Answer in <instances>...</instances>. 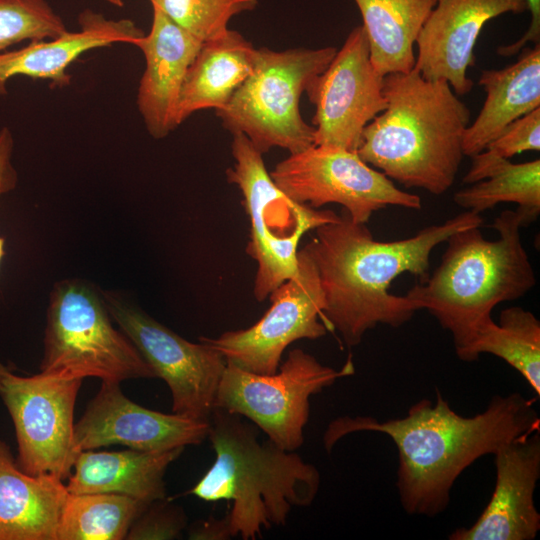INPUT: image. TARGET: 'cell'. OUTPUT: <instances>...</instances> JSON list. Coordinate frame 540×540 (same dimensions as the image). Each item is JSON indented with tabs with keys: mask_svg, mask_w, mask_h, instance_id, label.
<instances>
[{
	"mask_svg": "<svg viewBox=\"0 0 540 540\" xmlns=\"http://www.w3.org/2000/svg\"><path fill=\"white\" fill-rule=\"evenodd\" d=\"M152 8L150 32L134 44L145 58L136 102L148 133L162 139L179 126L182 86L202 41Z\"/></svg>",
	"mask_w": 540,
	"mask_h": 540,
	"instance_id": "cell-18",
	"label": "cell"
},
{
	"mask_svg": "<svg viewBox=\"0 0 540 540\" xmlns=\"http://www.w3.org/2000/svg\"><path fill=\"white\" fill-rule=\"evenodd\" d=\"M496 481L486 507L449 540H533L540 530L534 492L540 479L539 430L502 445L494 454Z\"/></svg>",
	"mask_w": 540,
	"mask_h": 540,
	"instance_id": "cell-17",
	"label": "cell"
},
{
	"mask_svg": "<svg viewBox=\"0 0 540 540\" xmlns=\"http://www.w3.org/2000/svg\"><path fill=\"white\" fill-rule=\"evenodd\" d=\"M256 52L241 33L230 29L202 42L182 86L178 125L197 111L222 109L252 73Z\"/></svg>",
	"mask_w": 540,
	"mask_h": 540,
	"instance_id": "cell-23",
	"label": "cell"
},
{
	"mask_svg": "<svg viewBox=\"0 0 540 540\" xmlns=\"http://www.w3.org/2000/svg\"><path fill=\"white\" fill-rule=\"evenodd\" d=\"M478 83L486 98L463 135V154L468 157L484 151L512 121L540 108V44L525 49L514 64L482 70Z\"/></svg>",
	"mask_w": 540,
	"mask_h": 540,
	"instance_id": "cell-22",
	"label": "cell"
},
{
	"mask_svg": "<svg viewBox=\"0 0 540 540\" xmlns=\"http://www.w3.org/2000/svg\"><path fill=\"white\" fill-rule=\"evenodd\" d=\"M69 492L51 475H30L0 440V540H57Z\"/></svg>",
	"mask_w": 540,
	"mask_h": 540,
	"instance_id": "cell-20",
	"label": "cell"
},
{
	"mask_svg": "<svg viewBox=\"0 0 540 540\" xmlns=\"http://www.w3.org/2000/svg\"><path fill=\"white\" fill-rule=\"evenodd\" d=\"M79 30L0 54V96L7 94L8 81L16 76L48 80L52 87L71 82L68 67L82 54L117 43L134 45L145 33L131 19H109L85 9L78 15Z\"/></svg>",
	"mask_w": 540,
	"mask_h": 540,
	"instance_id": "cell-19",
	"label": "cell"
},
{
	"mask_svg": "<svg viewBox=\"0 0 540 540\" xmlns=\"http://www.w3.org/2000/svg\"><path fill=\"white\" fill-rule=\"evenodd\" d=\"M148 504L116 493L70 494L57 540H121Z\"/></svg>",
	"mask_w": 540,
	"mask_h": 540,
	"instance_id": "cell-27",
	"label": "cell"
},
{
	"mask_svg": "<svg viewBox=\"0 0 540 540\" xmlns=\"http://www.w3.org/2000/svg\"><path fill=\"white\" fill-rule=\"evenodd\" d=\"M234 165L227 169L229 183L239 187L250 219L248 255L257 262L254 296L263 301L298 271V245L303 235L337 221L332 210H318L287 196L267 171L262 153L240 133L231 145Z\"/></svg>",
	"mask_w": 540,
	"mask_h": 540,
	"instance_id": "cell-8",
	"label": "cell"
},
{
	"mask_svg": "<svg viewBox=\"0 0 540 540\" xmlns=\"http://www.w3.org/2000/svg\"><path fill=\"white\" fill-rule=\"evenodd\" d=\"M170 20L202 42L220 37L230 20L252 11L258 0H149Z\"/></svg>",
	"mask_w": 540,
	"mask_h": 540,
	"instance_id": "cell-28",
	"label": "cell"
},
{
	"mask_svg": "<svg viewBox=\"0 0 540 540\" xmlns=\"http://www.w3.org/2000/svg\"><path fill=\"white\" fill-rule=\"evenodd\" d=\"M337 49H257L250 76L216 115L232 135H245L262 154L273 147L297 153L315 145V128L304 121L299 102Z\"/></svg>",
	"mask_w": 540,
	"mask_h": 540,
	"instance_id": "cell-7",
	"label": "cell"
},
{
	"mask_svg": "<svg viewBox=\"0 0 540 540\" xmlns=\"http://www.w3.org/2000/svg\"><path fill=\"white\" fill-rule=\"evenodd\" d=\"M353 373L351 359L337 370L300 348L291 350L270 375L249 372L226 362L214 409L247 418L278 447L295 451L304 443L310 397Z\"/></svg>",
	"mask_w": 540,
	"mask_h": 540,
	"instance_id": "cell-9",
	"label": "cell"
},
{
	"mask_svg": "<svg viewBox=\"0 0 540 540\" xmlns=\"http://www.w3.org/2000/svg\"><path fill=\"white\" fill-rule=\"evenodd\" d=\"M189 538L193 540H226L232 538L227 516L222 519L208 518L195 522L189 528Z\"/></svg>",
	"mask_w": 540,
	"mask_h": 540,
	"instance_id": "cell-34",
	"label": "cell"
},
{
	"mask_svg": "<svg viewBox=\"0 0 540 540\" xmlns=\"http://www.w3.org/2000/svg\"><path fill=\"white\" fill-rule=\"evenodd\" d=\"M14 137L12 131L4 126L0 128V198L15 189L18 173L13 165ZM5 256V238L0 236V264ZM5 365L0 362V374Z\"/></svg>",
	"mask_w": 540,
	"mask_h": 540,
	"instance_id": "cell-32",
	"label": "cell"
},
{
	"mask_svg": "<svg viewBox=\"0 0 540 540\" xmlns=\"http://www.w3.org/2000/svg\"><path fill=\"white\" fill-rule=\"evenodd\" d=\"M463 183L471 186L455 192L454 202L477 214L501 202L518 205L523 225L534 222L540 213V160L512 163L484 150L471 157Z\"/></svg>",
	"mask_w": 540,
	"mask_h": 540,
	"instance_id": "cell-24",
	"label": "cell"
},
{
	"mask_svg": "<svg viewBox=\"0 0 540 540\" xmlns=\"http://www.w3.org/2000/svg\"><path fill=\"white\" fill-rule=\"evenodd\" d=\"M485 150L505 159H510L524 151H539L540 108H536L508 124Z\"/></svg>",
	"mask_w": 540,
	"mask_h": 540,
	"instance_id": "cell-31",
	"label": "cell"
},
{
	"mask_svg": "<svg viewBox=\"0 0 540 540\" xmlns=\"http://www.w3.org/2000/svg\"><path fill=\"white\" fill-rule=\"evenodd\" d=\"M523 226L516 210H505L492 224L499 233L497 240H487L480 226L454 232L432 275L405 294L451 333L456 353L479 325L492 318L496 305L519 299L535 286V272L521 239Z\"/></svg>",
	"mask_w": 540,
	"mask_h": 540,
	"instance_id": "cell-5",
	"label": "cell"
},
{
	"mask_svg": "<svg viewBox=\"0 0 540 540\" xmlns=\"http://www.w3.org/2000/svg\"><path fill=\"white\" fill-rule=\"evenodd\" d=\"M66 31L46 0H0V54L14 44L52 39Z\"/></svg>",
	"mask_w": 540,
	"mask_h": 540,
	"instance_id": "cell-29",
	"label": "cell"
},
{
	"mask_svg": "<svg viewBox=\"0 0 540 540\" xmlns=\"http://www.w3.org/2000/svg\"><path fill=\"white\" fill-rule=\"evenodd\" d=\"M526 10V0H437L416 39L414 68L427 80L446 81L458 96L468 94L474 82L467 70L475 65L483 26L502 14Z\"/></svg>",
	"mask_w": 540,
	"mask_h": 540,
	"instance_id": "cell-16",
	"label": "cell"
},
{
	"mask_svg": "<svg viewBox=\"0 0 540 540\" xmlns=\"http://www.w3.org/2000/svg\"><path fill=\"white\" fill-rule=\"evenodd\" d=\"M379 74L411 71L416 39L437 0H353Z\"/></svg>",
	"mask_w": 540,
	"mask_h": 540,
	"instance_id": "cell-25",
	"label": "cell"
},
{
	"mask_svg": "<svg viewBox=\"0 0 540 540\" xmlns=\"http://www.w3.org/2000/svg\"><path fill=\"white\" fill-rule=\"evenodd\" d=\"M527 10L531 14V22L523 36L513 44L503 45L497 49L501 56L509 57L517 54L528 42L540 44V0H526Z\"/></svg>",
	"mask_w": 540,
	"mask_h": 540,
	"instance_id": "cell-33",
	"label": "cell"
},
{
	"mask_svg": "<svg viewBox=\"0 0 540 540\" xmlns=\"http://www.w3.org/2000/svg\"><path fill=\"white\" fill-rule=\"evenodd\" d=\"M119 384L102 381L98 393L74 425L78 453L114 444L162 452L200 444L208 437L209 419L150 410L127 398Z\"/></svg>",
	"mask_w": 540,
	"mask_h": 540,
	"instance_id": "cell-15",
	"label": "cell"
},
{
	"mask_svg": "<svg viewBox=\"0 0 540 540\" xmlns=\"http://www.w3.org/2000/svg\"><path fill=\"white\" fill-rule=\"evenodd\" d=\"M186 526L183 511L166 498L147 505L131 525L125 539L129 540H170L181 536Z\"/></svg>",
	"mask_w": 540,
	"mask_h": 540,
	"instance_id": "cell-30",
	"label": "cell"
},
{
	"mask_svg": "<svg viewBox=\"0 0 540 540\" xmlns=\"http://www.w3.org/2000/svg\"><path fill=\"white\" fill-rule=\"evenodd\" d=\"M112 320L131 340L172 396L175 414L209 419L225 358L199 339L192 343L162 325L117 291L102 290Z\"/></svg>",
	"mask_w": 540,
	"mask_h": 540,
	"instance_id": "cell-11",
	"label": "cell"
},
{
	"mask_svg": "<svg viewBox=\"0 0 540 540\" xmlns=\"http://www.w3.org/2000/svg\"><path fill=\"white\" fill-rule=\"evenodd\" d=\"M539 424L534 399L518 392L495 395L482 412L467 417L455 412L437 391L435 403L423 398L401 418L338 417L328 425L323 442L330 451L350 433L387 435L398 453L401 506L409 515L431 518L447 509L453 485L466 468L507 442L539 430Z\"/></svg>",
	"mask_w": 540,
	"mask_h": 540,
	"instance_id": "cell-1",
	"label": "cell"
},
{
	"mask_svg": "<svg viewBox=\"0 0 540 540\" xmlns=\"http://www.w3.org/2000/svg\"><path fill=\"white\" fill-rule=\"evenodd\" d=\"M82 379L39 373L24 377L7 371L0 397L13 421L18 467L30 475L70 476L78 455L74 445V407Z\"/></svg>",
	"mask_w": 540,
	"mask_h": 540,
	"instance_id": "cell-12",
	"label": "cell"
},
{
	"mask_svg": "<svg viewBox=\"0 0 540 540\" xmlns=\"http://www.w3.org/2000/svg\"><path fill=\"white\" fill-rule=\"evenodd\" d=\"M291 199L313 208L336 203L356 223L366 224L387 206L421 209L418 195L399 189L355 151L313 145L279 162L270 173Z\"/></svg>",
	"mask_w": 540,
	"mask_h": 540,
	"instance_id": "cell-10",
	"label": "cell"
},
{
	"mask_svg": "<svg viewBox=\"0 0 540 540\" xmlns=\"http://www.w3.org/2000/svg\"><path fill=\"white\" fill-rule=\"evenodd\" d=\"M387 107L363 130L358 156L406 188L434 195L454 183L470 110L443 80L413 68L383 77Z\"/></svg>",
	"mask_w": 540,
	"mask_h": 540,
	"instance_id": "cell-3",
	"label": "cell"
},
{
	"mask_svg": "<svg viewBox=\"0 0 540 540\" xmlns=\"http://www.w3.org/2000/svg\"><path fill=\"white\" fill-rule=\"evenodd\" d=\"M269 298L271 306L254 325L200 339L228 363L257 374H274L291 343L327 333L322 321L325 301L318 273L303 249L298 250L296 275L277 287Z\"/></svg>",
	"mask_w": 540,
	"mask_h": 540,
	"instance_id": "cell-13",
	"label": "cell"
},
{
	"mask_svg": "<svg viewBox=\"0 0 540 540\" xmlns=\"http://www.w3.org/2000/svg\"><path fill=\"white\" fill-rule=\"evenodd\" d=\"M485 353L504 360L540 396V321L531 311L519 306L502 310L498 324L492 318L483 322L456 355L472 362Z\"/></svg>",
	"mask_w": 540,
	"mask_h": 540,
	"instance_id": "cell-26",
	"label": "cell"
},
{
	"mask_svg": "<svg viewBox=\"0 0 540 540\" xmlns=\"http://www.w3.org/2000/svg\"><path fill=\"white\" fill-rule=\"evenodd\" d=\"M480 214L466 210L412 237L381 242L364 223L342 209L337 221L314 229L302 248L312 260L324 295L322 321L354 347L378 324L398 328L419 309L405 295L391 294L392 281L408 272L424 281L432 250L456 231L481 226Z\"/></svg>",
	"mask_w": 540,
	"mask_h": 540,
	"instance_id": "cell-2",
	"label": "cell"
},
{
	"mask_svg": "<svg viewBox=\"0 0 540 540\" xmlns=\"http://www.w3.org/2000/svg\"><path fill=\"white\" fill-rule=\"evenodd\" d=\"M183 450L80 451L66 487L70 494L116 493L149 504L166 498L165 473Z\"/></svg>",
	"mask_w": 540,
	"mask_h": 540,
	"instance_id": "cell-21",
	"label": "cell"
},
{
	"mask_svg": "<svg viewBox=\"0 0 540 540\" xmlns=\"http://www.w3.org/2000/svg\"><path fill=\"white\" fill-rule=\"evenodd\" d=\"M209 423L215 461L188 493L231 501L226 516L232 537L257 539L285 525L293 509L312 504L321 483L313 464L269 439L261 442L256 426L240 415L215 408Z\"/></svg>",
	"mask_w": 540,
	"mask_h": 540,
	"instance_id": "cell-4",
	"label": "cell"
},
{
	"mask_svg": "<svg viewBox=\"0 0 540 540\" xmlns=\"http://www.w3.org/2000/svg\"><path fill=\"white\" fill-rule=\"evenodd\" d=\"M383 77L372 64L364 27L356 26L305 92L315 106V145L356 152L365 127L387 107Z\"/></svg>",
	"mask_w": 540,
	"mask_h": 540,
	"instance_id": "cell-14",
	"label": "cell"
},
{
	"mask_svg": "<svg viewBox=\"0 0 540 540\" xmlns=\"http://www.w3.org/2000/svg\"><path fill=\"white\" fill-rule=\"evenodd\" d=\"M108 3H110L113 6L116 7H123L124 6V0H106Z\"/></svg>",
	"mask_w": 540,
	"mask_h": 540,
	"instance_id": "cell-35",
	"label": "cell"
},
{
	"mask_svg": "<svg viewBox=\"0 0 540 540\" xmlns=\"http://www.w3.org/2000/svg\"><path fill=\"white\" fill-rule=\"evenodd\" d=\"M40 372L118 383L156 377L131 340L113 326L102 290L79 278L60 280L51 290Z\"/></svg>",
	"mask_w": 540,
	"mask_h": 540,
	"instance_id": "cell-6",
	"label": "cell"
}]
</instances>
